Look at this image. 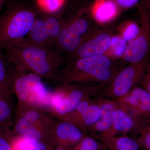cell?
<instances>
[{
  "label": "cell",
  "mask_w": 150,
  "mask_h": 150,
  "mask_svg": "<svg viewBox=\"0 0 150 150\" xmlns=\"http://www.w3.org/2000/svg\"><path fill=\"white\" fill-rule=\"evenodd\" d=\"M4 50L10 64L17 69L29 70L40 77L54 76L64 60L54 50L24 39Z\"/></svg>",
  "instance_id": "6da1fadb"
},
{
  "label": "cell",
  "mask_w": 150,
  "mask_h": 150,
  "mask_svg": "<svg viewBox=\"0 0 150 150\" xmlns=\"http://www.w3.org/2000/svg\"><path fill=\"white\" fill-rule=\"evenodd\" d=\"M119 71L115 66L114 59L107 55H102L73 61L59 76L63 83L107 86Z\"/></svg>",
  "instance_id": "7a4b0ae2"
},
{
  "label": "cell",
  "mask_w": 150,
  "mask_h": 150,
  "mask_svg": "<svg viewBox=\"0 0 150 150\" xmlns=\"http://www.w3.org/2000/svg\"><path fill=\"white\" fill-rule=\"evenodd\" d=\"M36 18L32 11L18 7L11 8L0 16V50L24 39Z\"/></svg>",
  "instance_id": "3957f363"
},
{
  "label": "cell",
  "mask_w": 150,
  "mask_h": 150,
  "mask_svg": "<svg viewBox=\"0 0 150 150\" xmlns=\"http://www.w3.org/2000/svg\"><path fill=\"white\" fill-rule=\"evenodd\" d=\"M93 20L90 9H84L69 19L64 21L54 45V51L63 57V54L69 57L93 27Z\"/></svg>",
  "instance_id": "277c9868"
},
{
  "label": "cell",
  "mask_w": 150,
  "mask_h": 150,
  "mask_svg": "<svg viewBox=\"0 0 150 150\" xmlns=\"http://www.w3.org/2000/svg\"><path fill=\"white\" fill-rule=\"evenodd\" d=\"M55 93L49 97L48 103L54 112L65 120L83 100L99 94L106 86L104 85L80 86L64 83Z\"/></svg>",
  "instance_id": "5b68a950"
},
{
  "label": "cell",
  "mask_w": 150,
  "mask_h": 150,
  "mask_svg": "<svg viewBox=\"0 0 150 150\" xmlns=\"http://www.w3.org/2000/svg\"><path fill=\"white\" fill-rule=\"evenodd\" d=\"M149 57L136 63H130L120 70L111 82L100 93V97L116 99L128 93L139 82Z\"/></svg>",
  "instance_id": "8992f818"
},
{
  "label": "cell",
  "mask_w": 150,
  "mask_h": 150,
  "mask_svg": "<svg viewBox=\"0 0 150 150\" xmlns=\"http://www.w3.org/2000/svg\"><path fill=\"white\" fill-rule=\"evenodd\" d=\"M12 89L21 103H48L49 97L41 77L33 73L23 74L16 69L12 80Z\"/></svg>",
  "instance_id": "52a82bcc"
},
{
  "label": "cell",
  "mask_w": 150,
  "mask_h": 150,
  "mask_svg": "<svg viewBox=\"0 0 150 150\" xmlns=\"http://www.w3.org/2000/svg\"><path fill=\"white\" fill-rule=\"evenodd\" d=\"M111 28L94 26L69 57L71 62L90 56L105 55L113 36Z\"/></svg>",
  "instance_id": "ba28073f"
},
{
  "label": "cell",
  "mask_w": 150,
  "mask_h": 150,
  "mask_svg": "<svg viewBox=\"0 0 150 150\" xmlns=\"http://www.w3.org/2000/svg\"><path fill=\"white\" fill-rule=\"evenodd\" d=\"M140 30L137 37L128 43L122 57L124 62L136 63L149 56L150 52V16L142 8L139 6Z\"/></svg>",
  "instance_id": "9c48e42d"
},
{
  "label": "cell",
  "mask_w": 150,
  "mask_h": 150,
  "mask_svg": "<svg viewBox=\"0 0 150 150\" xmlns=\"http://www.w3.org/2000/svg\"><path fill=\"white\" fill-rule=\"evenodd\" d=\"M63 21L58 17L36 18L24 40L52 49L62 28Z\"/></svg>",
  "instance_id": "30bf717a"
},
{
  "label": "cell",
  "mask_w": 150,
  "mask_h": 150,
  "mask_svg": "<svg viewBox=\"0 0 150 150\" xmlns=\"http://www.w3.org/2000/svg\"><path fill=\"white\" fill-rule=\"evenodd\" d=\"M115 100L118 107L134 118L150 120V95L142 88L134 87L125 95Z\"/></svg>",
  "instance_id": "8fae6325"
},
{
  "label": "cell",
  "mask_w": 150,
  "mask_h": 150,
  "mask_svg": "<svg viewBox=\"0 0 150 150\" xmlns=\"http://www.w3.org/2000/svg\"><path fill=\"white\" fill-rule=\"evenodd\" d=\"M84 132L74 123L64 121L57 125L51 134V142L57 147L72 149L85 137Z\"/></svg>",
  "instance_id": "7c38bea8"
},
{
  "label": "cell",
  "mask_w": 150,
  "mask_h": 150,
  "mask_svg": "<svg viewBox=\"0 0 150 150\" xmlns=\"http://www.w3.org/2000/svg\"><path fill=\"white\" fill-rule=\"evenodd\" d=\"M97 100L102 111L101 117L86 131L89 132L92 137L100 142L111 129L112 112L118 106L115 99H107L99 96Z\"/></svg>",
  "instance_id": "4fadbf2b"
},
{
  "label": "cell",
  "mask_w": 150,
  "mask_h": 150,
  "mask_svg": "<svg viewBox=\"0 0 150 150\" xmlns=\"http://www.w3.org/2000/svg\"><path fill=\"white\" fill-rule=\"evenodd\" d=\"M136 126V118L126 110L118 107L112 112L111 129L100 142L116 137L118 134L133 133Z\"/></svg>",
  "instance_id": "5bb4252c"
},
{
  "label": "cell",
  "mask_w": 150,
  "mask_h": 150,
  "mask_svg": "<svg viewBox=\"0 0 150 150\" xmlns=\"http://www.w3.org/2000/svg\"><path fill=\"white\" fill-rule=\"evenodd\" d=\"M121 11L113 0H94L90 8L93 20L100 25L106 24L114 20Z\"/></svg>",
  "instance_id": "9a60e30c"
},
{
  "label": "cell",
  "mask_w": 150,
  "mask_h": 150,
  "mask_svg": "<svg viewBox=\"0 0 150 150\" xmlns=\"http://www.w3.org/2000/svg\"><path fill=\"white\" fill-rule=\"evenodd\" d=\"M109 150H140L137 140L126 135L116 136L101 142Z\"/></svg>",
  "instance_id": "2e32d148"
},
{
  "label": "cell",
  "mask_w": 150,
  "mask_h": 150,
  "mask_svg": "<svg viewBox=\"0 0 150 150\" xmlns=\"http://www.w3.org/2000/svg\"><path fill=\"white\" fill-rule=\"evenodd\" d=\"M137 126L133 132L135 139L143 150H150V120L136 118Z\"/></svg>",
  "instance_id": "e0dca14e"
},
{
  "label": "cell",
  "mask_w": 150,
  "mask_h": 150,
  "mask_svg": "<svg viewBox=\"0 0 150 150\" xmlns=\"http://www.w3.org/2000/svg\"><path fill=\"white\" fill-rule=\"evenodd\" d=\"M7 60L0 50V94L7 97L12 89V79L14 71L8 68Z\"/></svg>",
  "instance_id": "ac0fdd59"
},
{
  "label": "cell",
  "mask_w": 150,
  "mask_h": 150,
  "mask_svg": "<svg viewBox=\"0 0 150 150\" xmlns=\"http://www.w3.org/2000/svg\"><path fill=\"white\" fill-rule=\"evenodd\" d=\"M116 30L118 35L128 43L134 40L139 34L140 25L135 21L129 20L121 23Z\"/></svg>",
  "instance_id": "d6986e66"
},
{
  "label": "cell",
  "mask_w": 150,
  "mask_h": 150,
  "mask_svg": "<svg viewBox=\"0 0 150 150\" xmlns=\"http://www.w3.org/2000/svg\"><path fill=\"white\" fill-rule=\"evenodd\" d=\"M128 43L119 35H113L108 51L105 55L112 59L122 58L127 48Z\"/></svg>",
  "instance_id": "ffe728a7"
},
{
  "label": "cell",
  "mask_w": 150,
  "mask_h": 150,
  "mask_svg": "<svg viewBox=\"0 0 150 150\" xmlns=\"http://www.w3.org/2000/svg\"><path fill=\"white\" fill-rule=\"evenodd\" d=\"M12 146L20 150H51V145L44 141L33 142L25 141L21 137L11 139Z\"/></svg>",
  "instance_id": "44dd1931"
},
{
  "label": "cell",
  "mask_w": 150,
  "mask_h": 150,
  "mask_svg": "<svg viewBox=\"0 0 150 150\" xmlns=\"http://www.w3.org/2000/svg\"><path fill=\"white\" fill-rule=\"evenodd\" d=\"M103 144L92 137L85 136L71 150H106Z\"/></svg>",
  "instance_id": "7402d4cb"
},
{
  "label": "cell",
  "mask_w": 150,
  "mask_h": 150,
  "mask_svg": "<svg viewBox=\"0 0 150 150\" xmlns=\"http://www.w3.org/2000/svg\"><path fill=\"white\" fill-rule=\"evenodd\" d=\"M6 98L0 94V124H6L10 121L12 113L11 106Z\"/></svg>",
  "instance_id": "603a6c76"
},
{
  "label": "cell",
  "mask_w": 150,
  "mask_h": 150,
  "mask_svg": "<svg viewBox=\"0 0 150 150\" xmlns=\"http://www.w3.org/2000/svg\"><path fill=\"white\" fill-rule=\"evenodd\" d=\"M66 0H37L40 8L47 13H53L59 11Z\"/></svg>",
  "instance_id": "cb8c5ba5"
},
{
  "label": "cell",
  "mask_w": 150,
  "mask_h": 150,
  "mask_svg": "<svg viewBox=\"0 0 150 150\" xmlns=\"http://www.w3.org/2000/svg\"><path fill=\"white\" fill-rule=\"evenodd\" d=\"M35 125L31 123L23 116H21L17 120L14 131L21 137L30 129L34 127Z\"/></svg>",
  "instance_id": "d4e9b609"
},
{
  "label": "cell",
  "mask_w": 150,
  "mask_h": 150,
  "mask_svg": "<svg viewBox=\"0 0 150 150\" xmlns=\"http://www.w3.org/2000/svg\"><path fill=\"white\" fill-rule=\"evenodd\" d=\"M139 84L150 95V56L146 66L144 72Z\"/></svg>",
  "instance_id": "484cf974"
},
{
  "label": "cell",
  "mask_w": 150,
  "mask_h": 150,
  "mask_svg": "<svg viewBox=\"0 0 150 150\" xmlns=\"http://www.w3.org/2000/svg\"><path fill=\"white\" fill-rule=\"evenodd\" d=\"M120 9L126 10L134 7L141 1V0H113Z\"/></svg>",
  "instance_id": "4316f807"
},
{
  "label": "cell",
  "mask_w": 150,
  "mask_h": 150,
  "mask_svg": "<svg viewBox=\"0 0 150 150\" xmlns=\"http://www.w3.org/2000/svg\"><path fill=\"white\" fill-rule=\"evenodd\" d=\"M31 123H36L40 121V113L37 110L33 109L26 110L23 113V116Z\"/></svg>",
  "instance_id": "83f0119b"
},
{
  "label": "cell",
  "mask_w": 150,
  "mask_h": 150,
  "mask_svg": "<svg viewBox=\"0 0 150 150\" xmlns=\"http://www.w3.org/2000/svg\"><path fill=\"white\" fill-rule=\"evenodd\" d=\"M0 150H12L11 139L0 132Z\"/></svg>",
  "instance_id": "f1b7e54d"
},
{
  "label": "cell",
  "mask_w": 150,
  "mask_h": 150,
  "mask_svg": "<svg viewBox=\"0 0 150 150\" xmlns=\"http://www.w3.org/2000/svg\"><path fill=\"white\" fill-rule=\"evenodd\" d=\"M139 6L144 9L150 16V0H141Z\"/></svg>",
  "instance_id": "f546056e"
},
{
  "label": "cell",
  "mask_w": 150,
  "mask_h": 150,
  "mask_svg": "<svg viewBox=\"0 0 150 150\" xmlns=\"http://www.w3.org/2000/svg\"><path fill=\"white\" fill-rule=\"evenodd\" d=\"M51 150H69L67 149H64V148L60 147H57L56 149H53Z\"/></svg>",
  "instance_id": "4dcf8cb0"
},
{
  "label": "cell",
  "mask_w": 150,
  "mask_h": 150,
  "mask_svg": "<svg viewBox=\"0 0 150 150\" xmlns=\"http://www.w3.org/2000/svg\"><path fill=\"white\" fill-rule=\"evenodd\" d=\"M3 2V0H0V8L1 7Z\"/></svg>",
  "instance_id": "1f68e13d"
},
{
  "label": "cell",
  "mask_w": 150,
  "mask_h": 150,
  "mask_svg": "<svg viewBox=\"0 0 150 150\" xmlns=\"http://www.w3.org/2000/svg\"><path fill=\"white\" fill-rule=\"evenodd\" d=\"M107 150V149H106V150Z\"/></svg>",
  "instance_id": "d6a6232c"
},
{
  "label": "cell",
  "mask_w": 150,
  "mask_h": 150,
  "mask_svg": "<svg viewBox=\"0 0 150 150\" xmlns=\"http://www.w3.org/2000/svg\"></svg>",
  "instance_id": "836d02e7"
}]
</instances>
